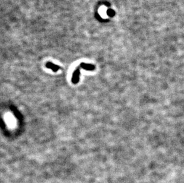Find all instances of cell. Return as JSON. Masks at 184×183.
<instances>
[{
	"label": "cell",
	"instance_id": "cell-4",
	"mask_svg": "<svg viewBox=\"0 0 184 183\" xmlns=\"http://www.w3.org/2000/svg\"><path fill=\"white\" fill-rule=\"evenodd\" d=\"M107 14H108V15H109L110 16H113L114 14H115V13L113 10H108L107 12Z\"/></svg>",
	"mask_w": 184,
	"mask_h": 183
},
{
	"label": "cell",
	"instance_id": "cell-1",
	"mask_svg": "<svg viewBox=\"0 0 184 183\" xmlns=\"http://www.w3.org/2000/svg\"><path fill=\"white\" fill-rule=\"evenodd\" d=\"M79 75H80L79 68L78 67L73 74L72 81V83L73 84H77L78 83V82L79 80Z\"/></svg>",
	"mask_w": 184,
	"mask_h": 183
},
{
	"label": "cell",
	"instance_id": "cell-3",
	"mask_svg": "<svg viewBox=\"0 0 184 183\" xmlns=\"http://www.w3.org/2000/svg\"><path fill=\"white\" fill-rule=\"evenodd\" d=\"M46 67L49 69H51V70H52L54 72H57L58 70H60V67L57 66V65H55L51 62H48L46 64Z\"/></svg>",
	"mask_w": 184,
	"mask_h": 183
},
{
	"label": "cell",
	"instance_id": "cell-2",
	"mask_svg": "<svg viewBox=\"0 0 184 183\" xmlns=\"http://www.w3.org/2000/svg\"><path fill=\"white\" fill-rule=\"evenodd\" d=\"M80 67L82 68L83 69L88 70V71H92V70H94L95 69L94 65L91 64L85 63H82L80 64Z\"/></svg>",
	"mask_w": 184,
	"mask_h": 183
}]
</instances>
